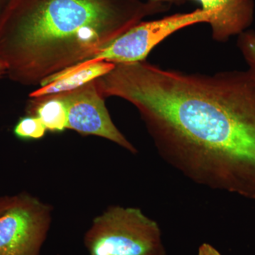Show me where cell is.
Segmentation results:
<instances>
[{
    "mask_svg": "<svg viewBox=\"0 0 255 255\" xmlns=\"http://www.w3.org/2000/svg\"><path fill=\"white\" fill-rule=\"evenodd\" d=\"M104 97L138 110L159 155L209 189L255 200V74L213 75L146 62L115 64L95 80Z\"/></svg>",
    "mask_w": 255,
    "mask_h": 255,
    "instance_id": "cell-1",
    "label": "cell"
},
{
    "mask_svg": "<svg viewBox=\"0 0 255 255\" xmlns=\"http://www.w3.org/2000/svg\"><path fill=\"white\" fill-rule=\"evenodd\" d=\"M169 7L147 0H9L0 16V60L11 81L40 85Z\"/></svg>",
    "mask_w": 255,
    "mask_h": 255,
    "instance_id": "cell-2",
    "label": "cell"
},
{
    "mask_svg": "<svg viewBox=\"0 0 255 255\" xmlns=\"http://www.w3.org/2000/svg\"><path fill=\"white\" fill-rule=\"evenodd\" d=\"M84 242L90 255H166L159 225L137 208L111 206Z\"/></svg>",
    "mask_w": 255,
    "mask_h": 255,
    "instance_id": "cell-3",
    "label": "cell"
},
{
    "mask_svg": "<svg viewBox=\"0 0 255 255\" xmlns=\"http://www.w3.org/2000/svg\"><path fill=\"white\" fill-rule=\"evenodd\" d=\"M52 209L28 194L13 196L0 214V255H39L51 223Z\"/></svg>",
    "mask_w": 255,
    "mask_h": 255,
    "instance_id": "cell-4",
    "label": "cell"
},
{
    "mask_svg": "<svg viewBox=\"0 0 255 255\" xmlns=\"http://www.w3.org/2000/svg\"><path fill=\"white\" fill-rule=\"evenodd\" d=\"M211 17V13L197 9L155 21H141L86 62L107 61L119 64L143 61L151 50L174 32L196 23H209Z\"/></svg>",
    "mask_w": 255,
    "mask_h": 255,
    "instance_id": "cell-5",
    "label": "cell"
},
{
    "mask_svg": "<svg viewBox=\"0 0 255 255\" xmlns=\"http://www.w3.org/2000/svg\"><path fill=\"white\" fill-rule=\"evenodd\" d=\"M65 102L68 110V129L82 135H96L110 140L136 153L135 147L116 127L95 80L77 90L56 95Z\"/></svg>",
    "mask_w": 255,
    "mask_h": 255,
    "instance_id": "cell-6",
    "label": "cell"
},
{
    "mask_svg": "<svg viewBox=\"0 0 255 255\" xmlns=\"http://www.w3.org/2000/svg\"><path fill=\"white\" fill-rule=\"evenodd\" d=\"M212 14L209 21L216 41H227L249 27L254 18L253 0H194Z\"/></svg>",
    "mask_w": 255,
    "mask_h": 255,
    "instance_id": "cell-7",
    "label": "cell"
},
{
    "mask_svg": "<svg viewBox=\"0 0 255 255\" xmlns=\"http://www.w3.org/2000/svg\"><path fill=\"white\" fill-rule=\"evenodd\" d=\"M114 67L115 63L111 62H82L43 80L40 84L41 87L30 93L29 97L41 99L73 91L107 75Z\"/></svg>",
    "mask_w": 255,
    "mask_h": 255,
    "instance_id": "cell-8",
    "label": "cell"
},
{
    "mask_svg": "<svg viewBox=\"0 0 255 255\" xmlns=\"http://www.w3.org/2000/svg\"><path fill=\"white\" fill-rule=\"evenodd\" d=\"M32 111L47 130L63 132L68 128V110L65 102L57 96L32 99Z\"/></svg>",
    "mask_w": 255,
    "mask_h": 255,
    "instance_id": "cell-9",
    "label": "cell"
},
{
    "mask_svg": "<svg viewBox=\"0 0 255 255\" xmlns=\"http://www.w3.org/2000/svg\"><path fill=\"white\" fill-rule=\"evenodd\" d=\"M47 131L41 121L34 115L26 116L18 121L14 128L15 136L21 140H38Z\"/></svg>",
    "mask_w": 255,
    "mask_h": 255,
    "instance_id": "cell-10",
    "label": "cell"
},
{
    "mask_svg": "<svg viewBox=\"0 0 255 255\" xmlns=\"http://www.w3.org/2000/svg\"><path fill=\"white\" fill-rule=\"evenodd\" d=\"M238 46L249 65V70L255 74V31H245L238 35Z\"/></svg>",
    "mask_w": 255,
    "mask_h": 255,
    "instance_id": "cell-11",
    "label": "cell"
},
{
    "mask_svg": "<svg viewBox=\"0 0 255 255\" xmlns=\"http://www.w3.org/2000/svg\"><path fill=\"white\" fill-rule=\"evenodd\" d=\"M198 255H221V254L211 245L204 243L199 247Z\"/></svg>",
    "mask_w": 255,
    "mask_h": 255,
    "instance_id": "cell-12",
    "label": "cell"
},
{
    "mask_svg": "<svg viewBox=\"0 0 255 255\" xmlns=\"http://www.w3.org/2000/svg\"><path fill=\"white\" fill-rule=\"evenodd\" d=\"M147 1L155 3H162V4H169L171 6L172 4H184L187 2H189V1H194V0H147Z\"/></svg>",
    "mask_w": 255,
    "mask_h": 255,
    "instance_id": "cell-13",
    "label": "cell"
},
{
    "mask_svg": "<svg viewBox=\"0 0 255 255\" xmlns=\"http://www.w3.org/2000/svg\"><path fill=\"white\" fill-rule=\"evenodd\" d=\"M13 196H4V197L0 198V214L7 209L8 206L11 204L12 201Z\"/></svg>",
    "mask_w": 255,
    "mask_h": 255,
    "instance_id": "cell-14",
    "label": "cell"
},
{
    "mask_svg": "<svg viewBox=\"0 0 255 255\" xmlns=\"http://www.w3.org/2000/svg\"><path fill=\"white\" fill-rule=\"evenodd\" d=\"M6 72H7V69L6 65L0 60V79L3 78L4 75H6Z\"/></svg>",
    "mask_w": 255,
    "mask_h": 255,
    "instance_id": "cell-15",
    "label": "cell"
},
{
    "mask_svg": "<svg viewBox=\"0 0 255 255\" xmlns=\"http://www.w3.org/2000/svg\"><path fill=\"white\" fill-rule=\"evenodd\" d=\"M9 1V0H0V16H1V13L4 11Z\"/></svg>",
    "mask_w": 255,
    "mask_h": 255,
    "instance_id": "cell-16",
    "label": "cell"
}]
</instances>
